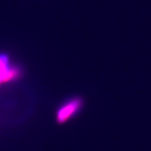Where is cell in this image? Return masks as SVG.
Instances as JSON below:
<instances>
[{
	"mask_svg": "<svg viewBox=\"0 0 151 151\" xmlns=\"http://www.w3.org/2000/svg\"><path fill=\"white\" fill-rule=\"evenodd\" d=\"M81 106L80 99H73L69 102L58 111L57 119L60 123H63L73 115Z\"/></svg>",
	"mask_w": 151,
	"mask_h": 151,
	"instance_id": "cell-1",
	"label": "cell"
},
{
	"mask_svg": "<svg viewBox=\"0 0 151 151\" xmlns=\"http://www.w3.org/2000/svg\"><path fill=\"white\" fill-rule=\"evenodd\" d=\"M18 76V71L9 65L8 58L5 56H0V83L8 82Z\"/></svg>",
	"mask_w": 151,
	"mask_h": 151,
	"instance_id": "cell-2",
	"label": "cell"
}]
</instances>
